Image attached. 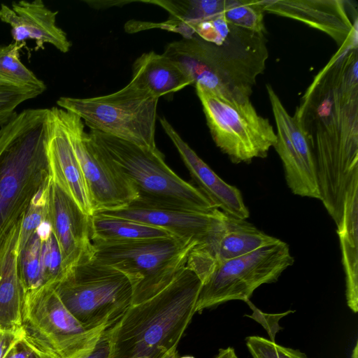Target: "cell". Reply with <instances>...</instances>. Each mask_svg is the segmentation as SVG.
Returning a JSON list of instances; mask_svg holds the SVG:
<instances>
[{"label":"cell","mask_w":358,"mask_h":358,"mask_svg":"<svg viewBox=\"0 0 358 358\" xmlns=\"http://www.w3.org/2000/svg\"><path fill=\"white\" fill-rule=\"evenodd\" d=\"M93 258L123 273L133 289L132 304L166 287L185 267L197 242L173 236L122 242H92Z\"/></svg>","instance_id":"cell-5"},{"label":"cell","mask_w":358,"mask_h":358,"mask_svg":"<svg viewBox=\"0 0 358 358\" xmlns=\"http://www.w3.org/2000/svg\"><path fill=\"white\" fill-rule=\"evenodd\" d=\"M25 44L13 42L0 46V86L42 94L46 90L45 83L20 59V50Z\"/></svg>","instance_id":"cell-26"},{"label":"cell","mask_w":358,"mask_h":358,"mask_svg":"<svg viewBox=\"0 0 358 358\" xmlns=\"http://www.w3.org/2000/svg\"><path fill=\"white\" fill-rule=\"evenodd\" d=\"M42 226L19 251V270L26 293L42 286L41 278Z\"/></svg>","instance_id":"cell-27"},{"label":"cell","mask_w":358,"mask_h":358,"mask_svg":"<svg viewBox=\"0 0 358 358\" xmlns=\"http://www.w3.org/2000/svg\"><path fill=\"white\" fill-rule=\"evenodd\" d=\"M46 154L50 178L85 214L92 215V205L83 171L57 106L49 108Z\"/></svg>","instance_id":"cell-16"},{"label":"cell","mask_w":358,"mask_h":358,"mask_svg":"<svg viewBox=\"0 0 358 358\" xmlns=\"http://www.w3.org/2000/svg\"><path fill=\"white\" fill-rule=\"evenodd\" d=\"M313 131L320 200L338 226L347 191L358 174V117H335L308 136Z\"/></svg>","instance_id":"cell-10"},{"label":"cell","mask_w":358,"mask_h":358,"mask_svg":"<svg viewBox=\"0 0 358 358\" xmlns=\"http://www.w3.org/2000/svg\"><path fill=\"white\" fill-rule=\"evenodd\" d=\"M275 120L277 142L273 148L282 162L288 187L294 194L320 199L317 172L295 150L282 123Z\"/></svg>","instance_id":"cell-24"},{"label":"cell","mask_w":358,"mask_h":358,"mask_svg":"<svg viewBox=\"0 0 358 358\" xmlns=\"http://www.w3.org/2000/svg\"><path fill=\"white\" fill-rule=\"evenodd\" d=\"M22 336V330L14 332L0 329V358H3L14 343Z\"/></svg>","instance_id":"cell-35"},{"label":"cell","mask_w":358,"mask_h":358,"mask_svg":"<svg viewBox=\"0 0 358 358\" xmlns=\"http://www.w3.org/2000/svg\"><path fill=\"white\" fill-rule=\"evenodd\" d=\"M47 221L58 243L65 273L80 262L93 257L90 216L50 176Z\"/></svg>","instance_id":"cell-14"},{"label":"cell","mask_w":358,"mask_h":358,"mask_svg":"<svg viewBox=\"0 0 358 358\" xmlns=\"http://www.w3.org/2000/svg\"><path fill=\"white\" fill-rule=\"evenodd\" d=\"M199 213L183 209L154 207L133 201L128 206L101 213L162 229L185 240L201 241L210 229L219 212Z\"/></svg>","instance_id":"cell-19"},{"label":"cell","mask_w":358,"mask_h":358,"mask_svg":"<svg viewBox=\"0 0 358 358\" xmlns=\"http://www.w3.org/2000/svg\"><path fill=\"white\" fill-rule=\"evenodd\" d=\"M279 240L246 220L231 217L220 210L205 238L190 251L185 266L202 283L223 263Z\"/></svg>","instance_id":"cell-13"},{"label":"cell","mask_w":358,"mask_h":358,"mask_svg":"<svg viewBox=\"0 0 358 358\" xmlns=\"http://www.w3.org/2000/svg\"><path fill=\"white\" fill-rule=\"evenodd\" d=\"M3 358H55L50 354L45 352L23 334L8 350Z\"/></svg>","instance_id":"cell-34"},{"label":"cell","mask_w":358,"mask_h":358,"mask_svg":"<svg viewBox=\"0 0 358 358\" xmlns=\"http://www.w3.org/2000/svg\"><path fill=\"white\" fill-rule=\"evenodd\" d=\"M54 288L68 310L88 329L111 327L132 304L128 278L93 257L69 269Z\"/></svg>","instance_id":"cell-6"},{"label":"cell","mask_w":358,"mask_h":358,"mask_svg":"<svg viewBox=\"0 0 358 358\" xmlns=\"http://www.w3.org/2000/svg\"><path fill=\"white\" fill-rule=\"evenodd\" d=\"M90 229L92 242H122L172 236L162 229L101 213L90 216Z\"/></svg>","instance_id":"cell-25"},{"label":"cell","mask_w":358,"mask_h":358,"mask_svg":"<svg viewBox=\"0 0 358 358\" xmlns=\"http://www.w3.org/2000/svg\"><path fill=\"white\" fill-rule=\"evenodd\" d=\"M264 12L301 22L329 36L338 48L357 43V20L349 17L343 0H262Z\"/></svg>","instance_id":"cell-15"},{"label":"cell","mask_w":358,"mask_h":358,"mask_svg":"<svg viewBox=\"0 0 358 358\" xmlns=\"http://www.w3.org/2000/svg\"><path fill=\"white\" fill-rule=\"evenodd\" d=\"M185 72L192 85H200L228 100H250L268 58L264 34L232 25L220 44L197 36L169 43L162 53Z\"/></svg>","instance_id":"cell-2"},{"label":"cell","mask_w":358,"mask_h":358,"mask_svg":"<svg viewBox=\"0 0 358 358\" xmlns=\"http://www.w3.org/2000/svg\"><path fill=\"white\" fill-rule=\"evenodd\" d=\"M130 82L159 99L192 85L177 64L154 51L143 53L134 61Z\"/></svg>","instance_id":"cell-23"},{"label":"cell","mask_w":358,"mask_h":358,"mask_svg":"<svg viewBox=\"0 0 358 358\" xmlns=\"http://www.w3.org/2000/svg\"><path fill=\"white\" fill-rule=\"evenodd\" d=\"M49 178L33 198L22 215L19 238V251L47 221Z\"/></svg>","instance_id":"cell-30"},{"label":"cell","mask_w":358,"mask_h":358,"mask_svg":"<svg viewBox=\"0 0 358 358\" xmlns=\"http://www.w3.org/2000/svg\"><path fill=\"white\" fill-rule=\"evenodd\" d=\"M214 358H238L234 349L231 347L219 350L217 355Z\"/></svg>","instance_id":"cell-37"},{"label":"cell","mask_w":358,"mask_h":358,"mask_svg":"<svg viewBox=\"0 0 358 358\" xmlns=\"http://www.w3.org/2000/svg\"><path fill=\"white\" fill-rule=\"evenodd\" d=\"M49 108L15 113L0 129V242L49 178Z\"/></svg>","instance_id":"cell-3"},{"label":"cell","mask_w":358,"mask_h":358,"mask_svg":"<svg viewBox=\"0 0 358 358\" xmlns=\"http://www.w3.org/2000/svg\"><path fill=\"white\" fill-rule=\"evenodd\" d=\"M21 220L22 217L0 242V329L14 332L22 330L26 296L18 264Z\"/></svg>","instance_id":"cell-20"},{"label":"cell","mask_w":358,"mask_h":358,"mask_svg":"<svg viewBox=\"0 0 358 358\" xmlns=\"http://www.w3.org/2000/svg\"><path fill=\"white\" fill-rule=\"evenodd\" d=\"M89 134L133 184L138 193L135 202L199 213L217 209L198 187L168 166L157 148L141 147L94 130Z\"/></svg>","instance_id":"cell-4"},{"label":"cell","mask_w":358,"mask_h":358,"mask_svg":"<svg viewBox=\"0 0 358 358\" xmlns=\"http://www.w3.org/2000/svg\"><path fill=\"white\" fill-rule=\"evenodd\" d=\"M180 358H194V357H192V356H183V357H181Z\"/></svg>","instance_id":"cell-38"},{"label":"cell","mask_w":358,"mask_h":358,"mask_svg":"<svg viewBox=\"0 0 358 358\" xmlns=\"http://www.w3.org/2000/svg\"><path fill=\"white\" fill-rule=\"evenodd\" d=\"M58 11L49 9L42 0L13 1L11 7L1 3L0 20L11 28L14 42L35 41V50H44L45 44L59 51H69L71 43L66 32L56 22Z\"/></svg>","instance_id":"cell-17"},{"label":"cell","mask_w":358,"mask_h":358,"mask_svg":"<svg viewBox=\"0 0 358 358\" xmlns=\"http://www.w3.org/2000/svg\"><path fill=\"white\" fill-rule=\"evenodd\" d=\"M22 329L33 343L55 358H83L108 329L84 327L63 304L54 285H45L26 293Z\"/></svg>","instance_id":"cell-8"},{"label":"cell","mask_w":358,"mask_h":358,"mask_svg":"<svg viewBox=\"0 0 358 358\" xmlns=\"http://www.w3.org/2000/svg\"><path fill=\"white\" fill-rule=\"evenodd\" d=\"M201 285L185 266L159 293L131 305L110 328L108 358H177Z\"/></svg>","instance_id":"cell-1"},{"label":"cell","mask_w":358,"mask_h":358,"mask_svg":"<svg viewBox=\"0 0 358 358\" xmlns=\"http://www.w3.org/2000/svg\"><path fill=\"white\" fill-rule=\"evenodd\" d=\"M159 98L129 82L118 91L91 98L62 96L59 108L90 128L141 147L155 148Z\"/></svg>","instance_id":"cell-7"},{"label":"cell","mask_w":358,"mask_h":358,"mask_svg":"<svg viewBox=\"0 0 358 358\" xmlns=\"http://www.w3.org/2000/svg\"><path fill=\"white\" fill-rule=\"evenodd\" d=\"M109 352L110 338L108 334H103L94 350L83 358H108Z\"/></svg>","instance_id":"cell-36"},{"label":"cell","mask_w":358,"mask_h":358,"mask_svg":"<svg viewBox=\"0 0 358 358\" xmlns=\"http://www.w3.org/2000/svg\"><path fill=\"white\" fill-rule=\"evenodd\" d=\"M60 250L48 221L42 226L41 278L42 286L55 285L64 277Z\"/></svg>","instance_id":"cell-28"},{"label":"cell","mask_w":358,"mask_h":358,"mask_svg":"<svg viewBox=\"0 0 358 358\" xmlns=\"http://www.w3.org/2000/svg\"><path fill=\"white\" fill-rule=\"evenodd\" d=\"M57 111L81 167L93 212L120 209L134 201L138 198L134 186L85 131L83 120L57 106Z\"/></svg>","instance_id":"cell-12"},{"label":"cell","mask_w":358,"mask_h":358,"mask_svg":"<svg viewBox=\"0 0 358 358\" xmlns=\"http://www.w3.org/2000/svg\"><path fill=\"white\" fill-rule=\"evenodd\" d=\"M160 124L177 149L192 180L219 210L234 217L246 220L250 213L241 191L224 181L181 138L165 117Z\"/></svg>","instance_id":"cell-18"},{"label":"cell","mask_w":358,"mask_h":358,"mask_svg":"<svg viewBox=\"0 0 358 358\" xmlns=\"http://www.w3.org/2000/svg\"><path fill=\"white\" fill-rule=\"evenodd\" d=\"M41 93L36 90H22L0 86V127L4 125L16 113L19 105Z\"/></svg>","instance_id":"cell-33"},{"label":"cell","mask_w":358,"mask_h":358,"mask_svg":"<svg viewBox=\"0 0 358 358\" xmlns=\"http://www.w3.org/2000/svg\"><path fill=\"white\" fill-rule=\"evenodd\" d=\"M194 87L212 138L232 163L266 157L277 135L268 119L257 112L250 100L232 101L200 85Z\"/></svg>","instance_id":"cell-9"},{"label":"cell","mask_w":358,"mask_h":358,"mask_svg":"<svg viewBox=\"0 0 358 358\" xmlns=\"http://www.w3.org/2000/svg\"><path fill=\"white\" fill-rule=\"evenodd\" d=\"M245 343L253 358H308L299 350L280 345L259 336L247 337Z\"/></svg>","instance_id":"cell-31"},{"label":"cell","mask_w":358,"mask_h":358,"mask_svg":"<svg viewBox=\"0 0 358 358\" xmlns=\"http://www.w3.org/2000/svg\"><path fill=\"white\" fill-rule=\"evenodd\" d=\"M264 13L259 1L234 0L223 14L225 19L236 27L265 34Z\"/></svg>","instance_id":"cell-29"},{"label":"cell","mask_w":358,"mask_h":358,"mask_svg":"<svg viewBox=\"0 0 358 358\" xmlns=\"http://www.w3.org/2000/svg\"><path fill=\"white\" fill-rule=\"evenodd\" d=\"M223 13L195 22L192 27L193 35L207 42L222 43L229 34L233 25L225 19Z\"/></svg>","instance_id":"cell-32"},{"label":"cell","mask_w":358,"mask_h":358,"mask_svg":"<svg viewBox=\"0 0 358 358\" xmlns=\"http://www.w3.org/2000/svg\"><path fill=\"white\" fill-rule=\"evenodd\" d=\"M294 261L287 243L279 240L223 263L202 282L196 313L229 301H248L257 288L277 281Z\"/></svg>","instance_id":"cell-11"},{"label":"cell","mask_w":358,"mask_h":358,"mask_svg":"<svg viewBox=\"0 0 358 358\" xmlns=\"http://www.w3.org/2000/svg\"><path fill=\"white\" fill-rule=\"evenodd\" d=\"M234 0H171L142 1L156 4L168 11L169 15L162 22L131 21L125 25L127 32L134 33L150 29H162L182 35L183 38L193 36L192 25L200 20L224 11Z\"/></svg>","instance_id":"cell-21"},{"label":"cell","mask_w":358,"mask_h":358,"mask_svg":"<svg viewBox=\"0 0 358 358\" xmlns=\"http://www.w3.org/2000/svg\"><path fill=\"white\" fill-rule=\"evenodd\" d=\"M345 274V296L350 309L358 311V174L345 195L342 219L337 226Z\"/></svg>","instance_id":"cell-22"}]
</instances>
